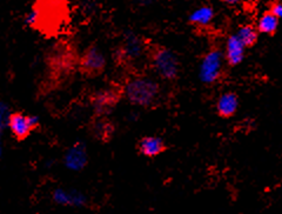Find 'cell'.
Wrapping results in <instances>:
<instances>
[{"label": "cell", "mask_w": 282, "mask_h": 214, "mask_svg": "<svg viewBox=\"0 0 282 214\" xmlns=\"http://www.w3.org/2000/svg\"><path fill=\"white\" fill-rule=\"evenodd\" d=\"M125 97L130 104L148 107L152 106L159 97L160 87L155 80L147 77H136L127 81L125 86Z\"/></svg>", "instance_id": "6da1fadb"}, {"label": "cell", "mask_w": 282, "mask_h": 214, "mask_svg": "<svg viewBox=\"0 0 282 214\" xmlns=\"http://www.w3.org/2000/svg\"><path fill=\"white\" fill-rule=\"evenodd\" d=\"M40 127V118L35 114H26L24 112H12L10 115L7 130L12 137L18 141L27 139Z\"/></svg>", "instance_id": "7a4b0ae2"}, {"label": "cell", "mask_w": 282, "mask_h": 214, "mask_svg": "<svg viewBox=\"0 0 282 214\" xmlns=\"http://www.w3.org/2000/svg\"><path fill=\"white\" fill-rule=\"evenodd\" d=\"M152 65L159 76L166 80H174L179 74V60L171 49L158 48L152 56Z\"/></svg>", "instance_id": "3957f363"}, {"label": "cell", "mask_w": 282, "mask_h": 214, "mask_svg": "<svg viewBox=\"0 0 282 214\" xmlns=\"http://www.w3.org/2000/svg\"><path fill=\"white\" fill-rule=\"evenodd\" d=\"M223 55L218 48L211 49L207 55L203 57L200 65L199 77L203 84L211 85L218 81L222 73Z\"/></svg>", "instance_id": "277c9868"}, {"label": "cell", "mask_w": 282, "mask_h": 214, "mask_svg": "<svg viewBox=\"0 0 282 214\" xmlns=\"http://www.w3.org/2000/svg\"><path fill=\"white\" fill-rule=\"evenodd\" d=\"M106 57L101 49L92 45L85 49L79 60V68L87 77H97L103 73L106 68Z\"/></svg>", "instance_id": "5b68a950"}, {"label": "cell", "mask_w": 282, "mask_h": 214, "mask_svg": "<svg viewBox=\"0 0 282 214\" xmlns=\"http://www.w3.org/2000/svg\"><path fill=\"white\" fill-rule=\"evenodd\" d=\"M63 164L68 171L81 172L88 164V151L84 141L78 140L69 146L63 156Z\"/></svg>", "instance_id": "8992f818"}, {"label": "cell", "mask_w": 282, "mask_h": 214, "mask_svg": "<svg viewBox=\"0 0 282 214\" xmlns=\"http://www.w3.org/2000/svg\"><path fill=\"white\" fill-rule=\"evenodd\" d=\"M52 201L63 207L83 208L87 205V197L76 188L57 187L52 191Z\"/></svg>", "instance_id": "52a82bcc"}, {"label": "cell", "mask_w": 282, "mask_h": 214, "mask_svg": "<svg viewBox=\"0 0 282 214\" xmlns=\"http://www.w3.org/2000/svg\"><path fill=\"white\" fill-rule=\"evenodd\" d=\"M120 99V93L114 88L97 91L91 98V104L96 115H106L116 107Z\"/></svg>", "instance_id": "ba28073f"}, {"label": "cell", "mask_w": 282, "mask_h": 214, "mask_svg": "<svg viewBox=\"0 0 282 214\" xmlns=\"http://www.w3.org/2000/svg\"><path fill=\"white\" fill-rule=\"evenodd\" d=\"M145 51V45L134 33H127L122 41L120 55L126 60H138Z\"/></svg>", "instance_id": "9c48e42d"}, {"label": "cell", "mask_w": 282, "mask_h": 214, "mask_svg": "<svg viewBox=\"0 0 282 214\" xmlns=\"http://www.w3.org/2000/svg\"><path fill=\"white\" fill-rule=\"evenodd\" d=\"M245 45L241 43L240 39L234 35H231L226 43V52H224V59L227 60L228 65L236 66L242 63L245 57Z\"/></svg>", "instance_id": "30bf717a"}, {"label": "cell", "mask_w": 282, "mask_h": 214, "mask_svg": "<svg viewBox=\"0 0 282 214\" xmlns=\"http://www.w3.org/2000/svg\"><path fill=\"white\" fill-rule=\"evenodd\" d=\"M239 109V99L235 93L227 92L219 97L216 101V110L220 117L231 118Z\"/></svg>", "instance_id": "8fae6325"}, {"label": "cell", "mask_w": 282, "mask_h": 214, "mask_svg": "<svg viewBox=\"0 0 282 214\" xmlns=\"http://www.w3.org/2000/svg\"><path fill=\"white\" fill-rule=\"evenodd\" d=\"M165 142L159 137H145L139 142V151L147 158H154L165 150Z\"/></svg>", "instance_id": "7c38bea8"}, {"label": "cell", "mask_w": 282, "mask_h": 214, "mask_svg": "<svg viewBox=\"0 0 282 214\" xmlns=\"http://www.w3.org/2000/svg\"><path fill=\"white\" fill-rule=\"evenodd\" d=\"M91 132L96 139L100 141H107L112 137L114 127L112 122L105 118V115H97V119L91 125Z\"/></svg>", "instance_id": "4fadbf2b"}, {"label": "cell", "mask_w": 282, "mask_h": 214, "mask_svg": "<svg viewBox=\"0 0 282 214\" xmlns=\"http://www.w3.org/2000/svg\"><path fill=\"white\" fill-rule=\"evenodd\" d=\"M214 18V11L210 6H202L193 11L190 15V22L198 26H206Z\"/></svg>", "instance_id": "5bb4252c"}, {"label": "cell", "mask_w": 282, "mask_h": 214, "mask_svg": "<svg viewBox=\"0 0 282 214\" xmlns=\"http://www.w3.org/2000/svg\"><path fill=\"white\" fill-rule=\"evenodd\" d=\"M279 26V18L274 15L272 12L265 13L257 22V30L264 34H273Z\"/></svg>", "instance_id": "9a60e30c"}, {"label": "cell", "mask_w": 282, "mask_h": 214, "mask_svg": "<svg viewBox=\"0 0 282 214\" xmlns=\"http://www.w3.org/2000/svg\"><path fill=\"white\" fill-rule=\"evenodd\" d=\"M235 35L238 37L241 43L245 45V47L253 46L257 40V31L252 26V25L241 26Z\"/></svg>", "instance_id": "2e32d148"}, {"label": "cell", "mask_w": 282, "mask_h": 214, "mask_svg": "<svg viewBox=\"0 0 282 214\" xmlns=\"http://www.w3.org/2000/svg\"><path fill=\"white\" fill-rule=\"evenodd\" d=\"M11 113L12 111L10 109V105L6 101L0 100V132L7 130Z\"/></svg>", "instance_id": "e0dca14e"}, {"label": "cell", "mask_w": 282, "mask_h": 214, "mask_svg": "<svg viewBox=\"0 0 282 214\" xmlns=\"http://www.w3.org/2000/svg\"><path fill=\"white\" fill-rule=\"evenodd\" d=\"M40 23V10L39 7H33L27 12L25 18H24V24L30 28H36Z\"/></svg>", "instance_id": "ac0fdd59"}, {"label": "cell", "mask_w": 282, "mask_h": 214, "mask_svg": "<svg viewBox=\"0 0 282 214\" xmlns=\"http://www.w3.org/2000/svg\"><path fill=\"white\" fill-rule=\"evenodd\" d=\"M271 12L279 19H282V3H277L275 5H273Z\"/></svg>", "instance_id": "d6986e66"}, {"label": "cell", "mask_w": 282, "mask_h": 214, "mask_svg": "<svg viewBox=\"0 0 282 214\" xmlns=\"http://www.w3.org/2000/svg\"><path fill=\"white\" fill-rule=\"evenodd\" d=\"M4 156V141H3V132H0V160Z\"/></svg>", "instance_id": "ffe728a7"}, {"label": "cell", "mask_w": 282, "mask_h": 214, "mask_svg": "<svg viewBox=\"0 0 282 214\" xmlns=\"http://www.w3.org/2000/svg\"><path fill=\"white\" fill-rule=\"evenodd\" d=\"M224 2H226L228 5H235V4H238L240 0H224Z\"/></svg>", "instance_id": "44dd1931"}]
</instances>
